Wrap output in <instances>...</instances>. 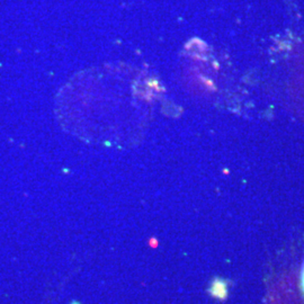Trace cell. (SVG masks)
Instances as JSON below:
<instances>
[{
    "label": "cell",
    "mask_w": 304,
    "mask_h": 304,
    "mask_svg": "<svg viewBox=\"0 0 304 304\" xmlns=\"http://www.w3.org/2000/svg\"><path fill=\"white\" fill-rule=\"evenodd\" d=\"M211 294L212 296H214L216 299L223 300L228 295V285L224 279L221 278H216L213 281L212 285H211Z\"/></svg>",
    "instance_id": "obj_1"
},
{
    "label": "cell",
    "mask_w": 304,
    "mask_h": 304,
    "mask_svg": "<svg viewBox=\"0 0 304 304\" xmlns=\"http://www.w3.org/2000/svg\"><path fill=\"white\" fill-rule=\"evenodd\" d=\"M301 286H302V291L304 293V266L302 269V274H301Z\"/></svg>",
    "instance_id": "obj_2"
}]
</instances>
